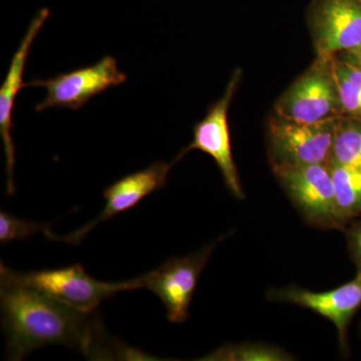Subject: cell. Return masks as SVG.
Wrapping results in <instances>:
<instances>
[{
    "label": "cell",
    "mask_w": 361,
    "mask_h": 361,
    "mask_svg": "<svg viewBox=\"0 0 361 361\" xmlns=\"http://www.w3.org/2000/svg\"><path fill=\"white\" fill-rule=\"evenodd\" d=\"M0 285L1 325L9 360H23L33 350L49 345L68 346L92 360L141 355L123 344L109 343L94 312L75 310L30 287Z\"/></svg>",
    "instance_id": "6da1fadb"
},
{
    "label": "cell",
    "mask_w": 361,
    "mask_h": 361,
    "mask_svg": "<svg viewBox=\"0 0 361 361\" xmlns=\"http://www.w3.org/2000/svg\"><path fill=\"white\" fill-rule=\"evenodd\" d=\"M0 283L30 287L45 295L84 312H94L104 299L118 292L144 287L142 277L121 282L97 281L87 274L82 265L61 269L16 272L0 263Z\"/></svg>",
    "instance_id": "7a4b0ae2"
},
{
    "label": "cell",
    "mask_w": 361,
    "mask_h": 361,
    "mask_svg": "<svg viewBox=\"0 0 361 361\" xmlns=\"http://www.w3.org/2000/svg\"><path fill=\"white\" fill-rule=\"evenodd\" d=\"M338 118L310 123L278 115L271 116L268 142L273 172L276 174L288 169L329 164Z\"/></svg>",
    "instance_id": "3957f363"
},
{
    "label": "cell",
    "mask_w": 361,
    "mask_h": 361,
    "mask_svg": "<svg viewBox=\"0 0 361 361\" xmlns=\"http://www.w3.org/2000/svg\"><path fill=\"white\" fill-rule=\"evenodd\" d=\"M334 59L314 63L278 99L276 115L299 123H320L341 118Z\"/></svg>",
    "instance_id": "277c9868"
},
{
    "label": "cell",
    "mask_w": 361,
    "mask_h": 361,
    "mask_svg": "<svg viewBox=\"0 0 361 361\" xmlns=\"http://www.w3.org/2000/svg\"><path fill=\"white\" fill-rule=\"evenodd\" d=\"M275 175L310 224L320 229H344L348 221L339 208L329 164L288 169Z\"/></svg>",
    "instance_id": "5b68a950"
},
{
    "label": "cell",
    "mask_w": 361,
    "mask_h": 361,
    "mask_svg": "<svg viewBox=\"0 0 361 361\" xmlns=\"http://www.w3.org/2000/svg\"><path fill=\"white\" fill-rule=\"evenodd\" d=\"M125 73L118 71V61L111 56H104L94 65L61 73L47 80H33L27 87H44V101L35 106V111L51 108L80 110L92 97L111 87L127 82Z\"/></svg>",
    "instance_id": "8992f818"
},
{
    "label": "cell",
    "mask_w": 361,
    "mask_h": 361,
    "mask_svg": "<svg viewBox=\"0 0 361 361\" xmlns=\"http://www.w3.org/2000/svg\"><path fill=\"white\" fill-rule=\"evenodd\" d=\"M241 75L240 68L233 73L224 94L219 101L211 104L205 118L195 125L193 141L180 152L174 161L175 164L177 163L188 152L193 149L203 152L215 161L222 174L226 187L238 199L245 198V194L242 189L238 171L233 160L228 111L238 87Z\"/></svg>",
    "instance_id": "52a82bcc"
},
{
    "label": "cell",
    "mask_w": 361,
    "mask_h": 361,
    "mask_svg": "<svg viewBox=\"0 0 361 361\" xmlns=\"http://www.w3.org/2000/svg\"><path fill=\"white\" fill-rule=\"evenodd\" d=\"M220 241L217 240L191 255L170 259L142 276L145 288L158 296L165 306L169 322L180 324L189 317L190 305L202 271Z\"/></svg>",
    "instance_id": "ba28073f"
},
{
    "label": "cell",
    "mask_w": 361,
    "mask_h": 361,
    "mask_svg": "<svg viewBox=\"0 0 361 361\" xmlns=\"http://www.w3.org/2000/svg\"><path fill=\"white\" fill-rule=\"evenodd\" d=\"M308 23L319 58L361 47V0H313Z\"/></svg>",
    "instance_id": "9c48e42d"
},
{
    "label": "cell",
    "mask_w": 361,
    "mask_h": 361,
    "mask_svg": "<svg viewBox=\"0 0 361 361\" xmlns=\"http://www.w3.org/2000/svg\"><path fill=\"white\" fill-rule=\"evenodd\" d=\"M272 301L295 304L314 311L330 320L337 329L342 351L348 350V329L353 316L361 307V275L336 289L313 292L298 287L272 289L268 293Z\"/></svg>",
    "instance_id": "30bf717a"
},
{
    "label": "cell",
    "mask_w": 361,
    "mask_h": 361,
    "mask_svg": "<svg viewBox=\"0 0 361 361\" xmlns=\"http://www.w3.org/2000/svg\"><path fill=\"white\" fill-rule=\"evenodd\" d=\"M174 165V161H157L144 170L116 180L104 190V197L106 203L97 219L68 236L59 237L54 234L51 239L70 244L80 243L99 223L106 222L118 214L130 210L149 195L167 186L169 172Z\"/></svg>",
    "instance_id": "8fae6325"
},
{
    "label": "cell",
    "mask_w": 361,
    "mask_h": 361,
    "mask_svg": "<svg viewBox=\"0 0 361 361\" xmlns=\"http://www.w3.org/2000/svg\"><path fill=\"white\" fill-rule=\"evenodd\" d=\"M49 16L47 8L42 9L33 18L27 32L21 40L18 51L14 54L9 65L6 80L0 87V137L4 142V155H6V194L7 196H13L16 187H14V165H16V146L13 140L11 132L13 129V111L14 102L18 92L23 87H26V82H23V73L30 49L35 37L39 35L40 28L44 25L45 20Z\"/></svg>",
    "instance_id": "7c38bea8"
},
{
    "label": "cell",
    "mask_w": 361,
    "mask_h": 361,
    "mask_svg": "<svg viewBox=\"0 0 361 361\" xmlns=\"http://www.w3.org/2000/svg\"><path fill=\"white\" fill-rule=\"evenodd\" d=\"M339 208L345 220L361 217V169L329 161Z\"/></svg>",
    "instance_id": "4fadbf2b"
},
{
    "label": "cell",
    "mask_w": 361,
    "mask_h": 361,
    "mask_svg": "<svg viewBox=\"0 0 361 361\" xmlns=\"http://www.w3.org/2000/svg\"><path fill=\"white\" fill-rule=\"evenodd\" d=\"M336 75L341 115L361 121V71L357 66L334 58Z\"/></svg>",
    "instance_id": "5bb4252c"
},
{
    "label": "cell",
    "mask_w": 361,
    "mask_h": 361,
    "mask_svg": "<svg viewBox=\"0 0 361 361\" xmlns=\"http://www.w3.org/2000/svg\"><path fill=\"white\" fill-rule=\"evenodd\" d=\"M329 161L361 169V121L338 118Z\"/></svg>",
    "instance_id": "9a60e30c"
},
{
    "label": "cell",
    "mask_w": 361,
    "mask_h": 361,
    "mask_svg": "<svg viewBox=\"0 0 361 361\" xmlns=\"http://www.w3.org/2000/svg\"><path fill=\"white\" fill-rule=\"evenodd\" d=\"M292 356L283 349L258 343H243L223 346L202 360L281 361L291 360Z\"/></svg>",
    "instance_id": "2e32d148"
},
{
    "label": "cell",
    "mask_w": 361,
    "mask_h": 361,
    "mask_svg": "<svg viewBox=\"0 0 361 361\" xmlns=\"http://www.w3.org/2000/svg\"><path fill=\"white\" fill-rule=\"evenodd\" d=\"M37 232H42L47 238L51 235V224L40 225L33 221L18 219L16 216L0 211V243L6 245L14 240H26Z\"/></svg>",
    "instance_id": "e0dca14e"
},
{
    "label": "cell",
    "mask_w": 361,
    "mask_h": 361,
    "mask_svg": "<svg viewBox=\"0 0 361 361\" xmlns=\"http://www.w3.org/2000/svg\"><path fill=\"white\" fill-rule=\"evenodd\" d=\"M346 239L351 257L357 268V274L361 275V217L348 228Z\"/></svg>",
    "instance_id": "ac0fdd59"
},
{
    "label": "cell",
    "mask_w": 361,
    "mask_h": 361,
    "mask_svg": "<svg viewBox=\"0 0 361 361\" xmlns=\"http://www.w3.org/2000/svg\"><path fill=\"white\" fill-rule=\"evenodd\" d=\"M336 58L344 61H360L361 63V47L355 51L343 52V54H337Z\"/></svg>",
    "instance_id": "d6986e66"
},
{
    "label": "cell",
    "mask_w": 361,
    "mask_h": 361,
    "mask_svg": "<svg viewBox=\"0 0 361 361\" xmlns=\"http://www.w3.org/2000/svg\"><path fill=\"white\" fill-rule=\"evenodd\" d=\"M342 61H344V59H342ZM348 61V63H353V65H355V66H357L358 68L361 71V63L360 61Z\"/></svg>",
    "instance_id": "ffe728a7"
}]
</instances>
